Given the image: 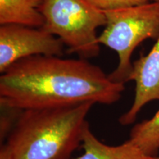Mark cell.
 <instances>
[{"instance_id": "obj_1", "label": "cell", "mask_w": 159, "mask_h": 159, "mask_svg": "<svg viewBox=\"0 0 159 159\" xmlns=\"http://www.w3.org/2000/svg\"><path fill=\"white\" fill-rule=\"evenodd\" d=\"M125 84L111 80L87 59L35 55L13 63L0 76L4 110L62 108L118 102Z\"/></svg>"}, {"instance_id": "obj_2", "label": "cell", "mask_w": 159, "mask_h": 159, "mask_svg": "<svg viewBox=\"0 0 159 159\" xmlns=\"http://www.w3.org/2000/svg\"><path fill=\"white\" fill-rule=\"evenodd\" d=\"M94 105L10 110L11 120L2 118L0 159H71L82 144Z\"/></svg>"}, {"instance_id": "obj_3", "label": "cell", "mask_w": 159, "mask_h": 159, "mask_svg": "<svg viewBox=\"0 0 159 159\" xmlns=\"http://www.w3.org/2000/svg\"><path fill=\"white\" fill-rule=\"evenodd\" d=\"M104 13L107 22L98 41L117 53L118 66L108 76L114 82L125 84L129 82L132 71L130 60L135 49L144 40L159 36V2Z\"/></svg>"}, {"instance_id": "obj_4", "label": "cell", "mask_w": 159, "mask_h": 159, "mask_svg": "<svg viewBox=\"0 0 159 159\" xmlns=\"http://www.w3.org/2000/svg\"><path fill=\"white\" fill-rule=\"evenodd\" d=\"M41 12L42 28L58 38L69 53L84 59L98 56L97 30L106 25L104 12L86 0H43Z\"/></svg>"}, {"instance_id": "obj_5", "label": "cell", "mask_w": 159, "mask_h": 159, "mask_svg": "<svg viewBox=\"0 0 159 159\" xmlns=\"http://www.w3.org/2000/svg\"><path fill=\"white\" fill-rule=\"evenodd\" d=\"M64 44L42 27L19 25L0 27V72L19 60L35 55L62 56Z\"/></svg>"}, {"instance_id": "obj_6", "label": "cell", "mask_w": 159, "mask_h": 159, "mask_svg": "<svg viewBox=\"0 0 159 159\" xmlns=\"http://www.w3.org/2000/svg\"><path fill=\"white\" fill-rule=\"evenodd\" d=\"M130 80L136 82V94L132 106L119 119L122 125L134 123L147 103L159 100V36L150 52L133 63Z\"/></svg>"}, {"instance_id": "obj_7", "label": "cell", "mask_w": 159, "mask_h": 159, "mask_svg": "<svg viewBox=\"0 0 159 159\" xmlns=\"http://www.w3.org/2000/svg\"><path fill=\"white\" fill-rule=\"evenodd\" d=\"M81 147L83 153L74 159H155L130 140L117 146L104 144L93 134L89 126L85 130Z\"/></svg>"}, {"instance_id": "obj_8", "label": "cell", "mask_w": 159, "mask_h": 159, "mask_svg": "<svg viewBox=\"0 0 159 159\" xmlns=\"http://www.w3.org/2000/svg\"><path fill=\"white\" fill-rule=\"evenodd\" d=\"M43 0H0V25L42 27Z\"/></svg>"}, {"instance_id": "obj_9", "label": "cell", "mask_w": 159, "mask_h": 159, "mask_svg": "<svg viewBox=\"0 0 159 159\" xmlns=\"http://www.w3.org/2000/svg\"><path fill=\"white\" fill-rule=\"evenodd\" d=\"M130 136L129 140L145 154L156 157L159 151V110L151 119L135 125Z\"/></svg>"}, {"instance_id": "obj_10", "label": "cell", "mask_w": 159, "mask_h": 159, "mask_svg": "<svg viewBox=\"0 0 159 159\" xmlns=\"http://www.w3.org/2000/svg\"><path fill=\"white\" fill-rule=\"evenodd\" d=\"M91 5L103 12L115 11L148 3V0H86Z\"/></svg>"}, {"instance_id": "obj_11", "label": "cell", "mask_w": 159, "mask_h": 159, "mask_svg": "<svg viewBox=\"0 0 159 159\" xmlns=\"http://www.w3.org/2000/svg\"><path fill=\"white\" fill-rule=\"evenodd\" d=\"M150 2H159V0H148Z\"/></svg>"}, {"instance_id": "obj_12", "label": "cell", "mask_w": 159, "mask_h": 159, "mask_svg": "<svg viewBox=\"0 0 159 159\" xmlns=\"http://www.w3.org/2000/svg\"><path fill=\"white\" fill-rule=\"evenodd\" d=\"M155 159H159V157H155Z\"/></svg>"}]
</instances>
